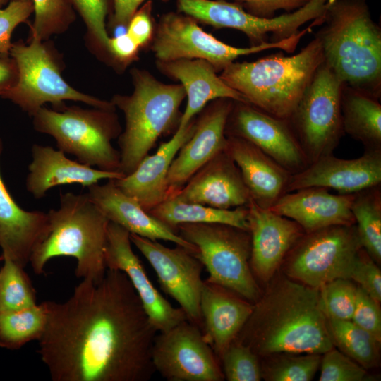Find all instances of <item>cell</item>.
I'll return each instance as SVG.
<instances>
[{"label": "cell", "instance_id": "6da1fadb", "mask_svg": "<svg viewBox=\"0 0 381 381\" xmlns=\"http://www.w3.org/2000/svg\"><path fill=\"white\" fill-rule=\"evenodd\" d=\"M37 353L53 381H148L157 331L126 274L82 279L64 302L45 301Z\"/></svg>", "mask_w": 381, "mask_h": 381}, {"label": "cell", "instance_id": "7a4b0ae2", "mask_svg": "<svg viewBox=\"0 0 381 381\" xmlns=\"http://www.w3.org/2000/svg\"><path fill=\"white\" fill-rule=\"evenodd\" d=\"M236 340L258 358L280 353L322 354L334 347L319 289L286 277L253 303Z\"/></svg>", "mask_w": 381, "mask_h": 381}, {"label": "cell", "instance_id": "3957f363", "mask_svg": "<svg viewBox=\"0 0 381 381\" xmlns=\"http://www.w3.org/2000/svg\"><path fill=\"white\" fill-rule=\"evenodd\" d=\"M316 33L324 62L345 85L381 97V28L367 0H327Z\"/></svg>", "mask_w": 381, "mask_h": 381}, {"label": "cell", "instance_id": "277c9868", "mask_svg": "<svg viewBox=\"0 0 381 381\" xmlns=\"http://www.w3.org/2000/svg\"><path fill=\"white\" fill-rule=\"evenodd\" d=\"M323 61L320 42L315 36L296 54L279 52L252 62H233L219 77L248 103L289 120Z\"/></svg>", "mask_w": 381, "mask_h": 381}, {"label": "cell", "instance_id": "5b68a950", "mask_svg": "<svg viewBox=\"0 0 381 381\" xmlns=\"http://www.w3.org/2000/svg\"><path fill=\"white\" fill-rule=\"evenodd\" d=\"M47 214L49 233L32 252L29 262L34 273L42 274L52 258L68 256L77 261V278L102 279L107 270L104 251L109 221L87 193L61 194L59 207Z\"/></svg>", "mask_w": 381, "mask_h": 381}, {"label": "cell", "instance_id": "8992f818", "mask_svg": "<svg viewBox=\"0 0 381 381\" xmlns=\"http://www.w3.org/2000/svg\"><path fill=\"white\" fill-rule=\"evenodd\" d=\"M134 90L130 95H116L111 102L125 116V129L119 136L120 172L131 174L157 140L176 130L186 97L181 84H165L145 70L131 71Z\"/></svg>", "mask_w": 381, "mask_h": 381}, {"label": "cell", "instance_id": "52a82bcc", "mask_svg": "<svg viewBox=\"0 0 381 381\" xmlns=\"http://www.w3.org/2000/svg\"><path fill=\"white\" fill-rule=\"evenodd\" d=\"M114 111L75 106L55 110L42 107L30 116L35 129L52 135L59 150L75 155L82 164L120 172V152L111 143L121 133Z\"/></svg>", "mask_w": 381, "mask_h": 381}, {"label": "cell", "instance_id": "ba28073f", "mask_svg": "<svg viewBox=\"0 0 381 381\" xmlns=\"http://www.w3.org/2000/svg\"><path fill=\"white\" fill-rule=\"evenodd\" d=\"M176 232L197 248L207 281L255 303L261 290L250 266L248 230L219 223L182 224Z\"/></svg>", "mask_w": 381, "mask_h": 381}, {"label": "cell", "instance_id": "9c48e42d", "mask_svg": "<svg viewBox=\"0 0 381 381\" xmlns=\"http://www.w3.org/2000/svg\"><path fill=\"white\" fill-rule=\"evenodd\" d=\"M311 30L308 26L278 42L241 48L229 45L206 32L190 16L171 12L160 18L153 35L152 50L159 61L202 59L218 72L241 56L272 49L293 53L301 38Z\"/></svg>", "mask_w": 381, "mask_h": 381}, {"label": "cell", "instance_id": "30bf717a", "mask_svg": "<svg viewBox=\"0 0 381 381\" xmlns=\"http://www.w3.org/2000/svg\"><path fill=\"white\" fill-rule=\"evenodd\" d=\"M30 40L28 44H13L10 56L16 63L18 78L1 97L10 99L30 115L46 102H51L59 109L64 100L115 110L111 102L84 94L69 85L61 77L59 66L42 41Z\"/></svg>", "mask_w": 381, "mask_h": 381}, {"label": "cell", "instance_id": "8fae6325", "mask_svg": "<svg viewBox=\"0 0 381 381\" xmlns=\"http://www.w3.org/2000/svg\"><path fill=\"white\" fill-rule=\"evenodd\" d=\"M343 86L323 61L288 120L309 164L332 154L344 134L341 109Z\"/></svg>", "mask_w": 381, "mask_h": 381}, {"label": "cell", "instance_id": "7c38bea8", "mask_svg": "<svg viewBox=\"0 0 381 381\" xmlns=\"http://www.w3.org/2000/svg\"><path fill=\"white\" fill-rule=\"evenodd\" d=\"M355 224L335 225L304 234L286 256L290 277L310 287L337 279H349L362 249Z\"/></svg>", "mask_w": 381, "mask_h": 381}, {"label": "cell", "instance_id": "4fadbf2b", "mask_svg": "<svg viewBox=\"0 0 381 381\" xmlns=\"http://www.w3.org/2000/svg\"><path fill=\"white\" fill-rule=\"evenodd\" d=\"M327 0H311L296 11L271 18H261L245 11L240 3L225 0H177L180 12L217 28L242 32L250 46L278 42L300 30L305 23L322 16Z\"/></svg>", "mask_w": 381, "mask_h": 381}, {"label": "cell", "instance_id": "5bb4252c", "mask_svg": "<svg viewBox=\"0 0 381 381\" xmlns=\"http://www.w3.org/2000/svg\"><path fill=\"white\" fill-rule=\"evenodd\" d=\"M155 372L168 381H222L220 363L202 329L188 319L157 332L152 348Z\"/></svg>", "mask_w": 381, "mask_h": 381}, {"label": "cell", "instance_id": "9a60e30c", "mask_svg": "<svg viewBox=\"0 0 381 381\" xmlns=\"http://www.w3.org/2000/svg\"><path fill=\"white\" fill-rule=\"evenodd\" d=\"M130 238L153 268L163 291L178 303L189 321L202 329L200 299L204 267L197 254L179 245L171 248L133 234Z\"/></svg>", "mask_w": 381, "mask_h": 381}, {"label": "cell", "instance_id": "2e32d148", "mask_svg": "<svg viewBox=\"0 0 381 381\" xmlns=\"http://www.w3.org/2000/svg\"><path fill=\"white\" fill-rule=\"evenodd\" d=\"M225 134L250 142L291 174L309 164L289 121L273 116L248 102L234 101Z\"/></svg>", "mask_w": 381, "mask_h": 381}, {"label": "cell", "instance_id": "e0dca14e", "mask_svg": "<svg viewBox=\"0 0 381 381\" xmlns=\"http://www.w3.org/2000/svg\"><path fill=\"white\" fill-rule=\"evenodd\" d=\"M131 243L129 231L109 222L104 251L106 267L123 272L157 332L169 330L187 318L181 308L174 307L155 288Z\"/></svg>", "mask_w": 381, "mask_h": 381}, {"label": "cell", "instance_id": "ac0fdd59", "mask_svg": "<svg viewBox=\"0 0 381 381\" xmlns=\"http://www.w3.org/2000/svg\"><path fill=\"white\" fill-rule=\"evenodd\" d=\"M234 101L219 98L212 101L195 121L191 136L182 145L170 165L167 197L183 187L189 179L226 146L225 127Z\"/></svg>", "mask_w": 381, "mask_h": 381}, {"label": "cell", "instance_id": "d6986e66", "mask_svg": "<svg viewBox=\"0 0 381 381\" xmlns=\"http://www.w3.org/2000/svg\"><path fill=\"white\" fill-rule=\"evenodd\" d=\"M381 183V150H365L355 159H341L329 154L291 174L285 193L320 187L339 194H353Z\"/></svg>", "mask_w": 381, "mask_h": 381}, {"label": "cell", "instance_id": "ffe728a7", "mask_svg": "<svg viewBox=\"0 0 381 381\" xmlns=\"http://www.w3.org/2000/svg\"><path fill=\"white\" fill-rule=\"evenodd\" d=\"M247 208L250 266L256 280L267 282L305 232L294 220L259 206L251 198Z\"/></svg>", "mask_w": 381, "mask_h": 381}, {"label": "cell", "instance_id": "44dd1931", "mask_svg": "<svg viewBox=\"0 0 381 381\" xmlns=\"http://www.w3.org/2000/svg\"><path fill=\"white\" fill-rule=\"evenodd\" d=\"M168 197L218 209L246 206L250 199L240 170L226 150L214 156Z\"/></svg>", "mask_w": 381, "mask_h": 381}, {"label": "cell", "instance_id": "7402d4cb", "mask_svg": "<svg viewBox=\"0 0 381 381\" xmlns=\"http://www.w3.org/2000/svg\"><path fill=\"white\" fill-rule=\"evenodd\" d=\"M353 194H332L328 189L309 187L284 193L269 209L296 222L309 233L335 225L351 226Z\"/></svg>", "mask_w": 381, "mask_h": 381}, {"label": "cell", "instance_id": "603a6c76", "mask_svg": "<svg viewBox=\"0 0 381 381\" xmlns=\"http://www.w3.org/2000/svg\"><path fill=\"white\" fill-rule=\"evenodd\" d=\"M253 308V303L231 290L203 281L200 299L201 329L219 359L236 339Z\"/></svg>", "mask_w": 381, "mask_h": 381}, {"label": "cell", "instance_id": "cb8c5ba5", "mask_svg": "<svg viewBox=\"0 0 381 381\" xmlns=\"http://www.w3.org/2000/svg\"><path fill=\"white\" fill-rule=\"evenodd\" d=\"M3 150L0 139V157ZM49 231L47 213L26 211L7 190L0 172V248L2 258L25 268L35 248Z\"/></svg>", "mask_w": 381, "mask_h": 381}, {"label": "cell", "instance_id": "d4e9b609", "mask_svg": "<svg viewBox=\"0 0 381 381\" xmlns=\"http://www.w3.org/2000/svg\"><path fill=\"white\" fill-rule=\"evenodd\" d=\"M195 121L178 128L172 138L160 144L155 153L147 155L130 174L114 179L126 195L135 199L147 212L167 198V178L172 160L191 136Z\"/></svg>", "mask_w": 381, "mask_h": 381}, {"label": "cell", "instance_id": "484cf974", "mask_svg": "<svg viewBox=\"0 0 381 381\" xmlns=\"http://www.w3.org/2000/svg\"><path fill=\"white\" fill-rule=\"evenodd\" d=\"M87 195L109 222L123 227L130 234L151 240H164L198 253L195 246L167 227L145 211L133 198L125 194L114 179L89 187Z\"/></svg>", "mask_w": 381, "mask_h": 381}, {"label": "cell", "instance_id": "4316f807", "mask_svg": "<svg viewBox=\"0 0 381 381\" xmlns=\"http://www.w3.org/2000/svg\"><path fill=\"white\" fill-rule=\"evenodd\" d=\"M32 162L26 178L27 190L36 199L44 197L51 188L78 183L89 187L99 181L125 176L121 172L107 171L74 161L51 146L34 145Z\"/></svg>", "mask_w": 381, "mask_h": 381}, {"label": "cell", "instance_id": "83f0119b", "mask_svg": "<svg viewBox=\"0 0 381 381\" xmlns=\"http://www.w3.org/2000/svg\"><path fill=\"white\" fill-rule=\"evenodd\" d=\"M227 153L238 167L250 198L270 208L285 193L291 174L250 142L226 136Z\"/></svg>", "mask_w": 381, "mask_h": 381}, {"label": "cell", "instance_id": "f1b7e54d", "mask_svg": "<svg viewBox=\"0 0 381 381\" xmlns=\"http://www.w3.org/2000/svg\"><path fill=\"white\" fill-rule=\"evenodd\" d=\"M157 65L163 73L179 80L184 88L187 104L178 128L186 127L207 103L214 99L229 98L248 102L241 93L227 85L205 60L157 61Z\"/></svg>", "mask_w": 381, "mask_h": 381}, {"label": "cell", "instance_id": "f546056e", "mask_svg": "<svg viewBox=\"0 0 381 381\" xmlns=\"http://www.w3.org/2000/svg\"><path fill=\"white\" fill-rule=\"evenodd\" d=\"M341 109L344 133L362 143L365 150H381L380 99L344 85Z\"/></svg>", "mask_w": 381, "mask_h": 381}, {"label": "cell", "instance_id": "4dcf8cb0", "mask_svg": "<svg viewBox=\"0 0 381 381\" xmlns=\"http://www.w3.org/2000/svg\"><path fill=\"white\" fill-rule=\"evenodd\" d=\"M148 212L175 232L180 224L196 223L224 224L248 230L247 205L233 209H218L167 197Z\"/></svg>", "mask_w": 381, "mask_h": 381}, {"label": "cell", "instance_id": "1f68e13d", "mask_svg": "<svg viewBox=\"0 0 381 381\" xmlns=\"http://www.w3.org/2000/svg\"><path fill=\"white\" fill-rule=\"evenodd\" d=\"M363 249L377 265L381 261L380 185L354 193L351 207Z\"/></svg>", "mask_w": 381, "mask_h": 381}, {"label": "cell", "instance_id": "d6a6232c", "mask_svg": "<svg viewBox=\"0 0 381 381\" xmlns=\"http://www.w3.org/2000/svg\"><path fill=\"white\" fill-rule=\"evenodd\" d=\"M45 301L17 310L0 313V347L18 350L34 340H39L47 325Z\"/></svg>", "mask_w": 381, "mask_h": 381}, {"label": "cell", "instance_id": "836d02e7", "mask_svg": "<svg viewBox=\"0 0 381 381\" xmlns=\"http://www.w3.org/2000/svg\"><path fill=\"white\" fill-rule=\"evenodd\" d=\"M327 330L334 346L365 369L378 363V344L370 333L351 320L327 319Z\"/></svg>", "mask_w": 381, "mask_h": 381}, {"label": "cell", "instance_id": "e575fe53", "mask_svg": "<svg viewBox=\"0 0 381 381\" xmlns=\"http://www.w3.org/2000/svg\"><path fill=\"white\" fill-rule=\"evenodd\" d=\"M265 357L262 363V377L271 381H310L314 377L322 354L280 353Z\"/></svg>", "mask_w": 381, "mask_h": 381}, {"label": "cell", "instance_id": "d590c367", "mask_svg": "<svg viewBox=\"0 0 381 381\" xmlns=\"http://www.w3.org/2000/svg\"><path fill=\"white\" fill-rule=\"evenodd\" d=\"M0 269V313L21 310L37 304L36 292L23 267L2 258Z\"/></svg>", "mask_w": 381, "mask_h": 381}, {"label": "cell", "instance_id": "8d00e7d4", "mask_svg": "<svg viewBox=\"0 0 381 381\" xmlns=\"http://www.w3.org/2000/svg\"><path fill=\"white\" fill-rule=\"evenodd\" d=\"M35 18L30 39L41 41L64 32L75 18L69 0H32Z\"/></svg>", "mask_w": 381, "mask_h": 381}, {"label": "cell", "instance_id": "74e56055", "mask_svg": "<svg viewBox=\"0 0 381 381\" xmlns=\"http://www.w3.org/2000/svg\"><path fill=\"white\" fill-rule=\"evenodd\" d=\"M320 308L327 319L351 320L357 285L349 279H337L319 289Z\"/></svg>", "mask_w": 381, "mask_h": 381}, {"label": "cell", "instance_id": "f35d334b", "mask_svg": "<svg viewBox=\"0 0 381 381\" xmlns=\"http://www.w3.org/2000/svg\"><path fill=\"white\" fill-rule=\"evenodd\" d=\"M219 360L224 377L229 381H260L262 378L259 358L236 339Z\"/></svg>", "mask_w": 381, "mask_h": 381}, {"label": "cell", "instance_id": "ab89813d", "mask_svg": "<svg viewBox=\"0 0 381 381\" xmlns=\"http://www.w3.org/2000/svg\"><path fill=\"white\" fill-rule=\"evenodd\" d=\"M320 381H362L366 369L334 347L322 354Z\"/></svg>", "mask_w": 381, "mask_h": 381}, {"label": "cell", "instance_id": "60d3db41", "mask_svg": "<svg viewBox=\"0 0 381 381\" xmlns=\"http://www.w3.org/2000/svg\"><path fill=\"white\" fill-rule=\"evenodd\" d=\"M83 18L90 34L95 42L108 52L109 35L105 28L107 0H69Z\"/></svg>", "mask_w": 381, "mask_h": 381}, {"label": "cell", "instance_id": "b9f144b4", "mask_svg": "<svg viewBox=\"0 0 381 381\" xmlns=\"http://www.w3.org/2000/svg\"><path fill=\"white\" fill-rule=\"evenodd\" d=\"M33 12L34 5L30 1H10L5 8H0V56H10L12 32Z\"/></svg>", "mask_w": 381, "mask_h": 381}, {"label": "cell", "instance_id": "7bdbcfd3", "mask_svg": "<svg viewBox=\"0 0 381 381\" xmlns=\"http://www.w3.org/2000/svg\"><path fill=\"white\" fill-rule=\"evenodd\" d=\"M380 303L357 285L355 309L351 321L381 341V310Z\"/></svg>", "mask_w": 381, "mask_h": 381}, {"label": "cell", "instance_id": "ee69618b", "mask_svg": "<svg viewBox=\"0 0 381 381\" xmlns=\"http://www.w3.org/2000/svg\"><path fill=\"white\" fill-rule=\"evenodd\" d=\"M365 251V250H364ZM349 279L356 282L377 302L381 301V272L377 264L362 248L353 265Z\"/></svg>", "mask_w": 381, "mask_h": 381}, {"label": "cell", "instance_id": "f6af8a7d", "mask_svg": "<svg viewBox=\"0 0 381 381\" xmlns=\"http://www.w3.org/2000/svg\"><path fill=\"white\" fill-rule=\"evenodd\" d=\"M241 2L248 13L254 16L271 18L277 11L284 10L288 13L298 10L311 0H236Z\"/></svg>", "mask_w": 381, "mask_h": 381}, {"label": "cell", "instance_id": "bcb514c9", "mask_svg": "<svg viewBox=\"0 0 381 381\" xmlns=\"http://www.w3.org/2000/svg\"><path fill=\"white\" fill-rule=\"evenodd\" d=\"M151 12L152 1H148L136 11L126 26V33L140 48L150 42L154 35Z\"/></svg>", "mask_w": 381, "mask_h": 381}, {"label": "cell", "instance_id": "7dc6e473", "mask_svg": "<svg viewBox=\"0 0 381 381\" xmlns=\"http://www.w3.org/2000/svg\"><path fill=\"white\" fill-rule=\"evenodd\" d=\"M139 49L140 47L126 32L109 38L108 52L121 62L128 63L133 60Z\"/></svg>", "mask_w": 381, "mask_h": 381}, {"label": "cell", "instance_id": "c3c4849f", "mask_svg": "<svg viewBox=\"0 0 381 381\" xmlns=\"http://www.w3.org/2000/svg\"><path fill=\"white\" fill-rule=\"evenodd\" d=\"M145 0H114V27H126L129 20Z\"/></svg>", "mask_w": 381, "mask_h": 381}, {"label": "cell", "instance_id": "681fc988", "mask_svg": "<svg viewBox=\"0 0 381 381\" xmlns=\"http://www.w3.org/2000/svg\"><path fill=\"white\" fill-rule=\"evenodd\" d=\"M18 78V70L13 59L0 56V97L11 87Z\"/></svg>", "mask_w": 381, "mask_h": 381}, {"label": "cell", "instance_id": "f907efd6", "mask_svg": "<svg viewBox=\"0 0 381 381\" xmlns=\"http://www.w3.org/2000/svg\"><path fill=\"white\" fill-rule=\"evenodd\" d=\"M10 0H0V8H3Z\"/></svg>", "mask_w": 381, "mask_h": 381}, {"label": "cell", "instance_id": "816d5d0a", "mask_svg": "<svg viewBox=\"0 0 381 381\" xmlns=\"http://www.w3.org/2000/svg\"><path fill=\"white\" fill-rule=\"evenodd\" d=\"M10 1H30V2H32V0H10Z\"/></svg>", "mask_w": 381, "mask_h": 381}]
</instances>
